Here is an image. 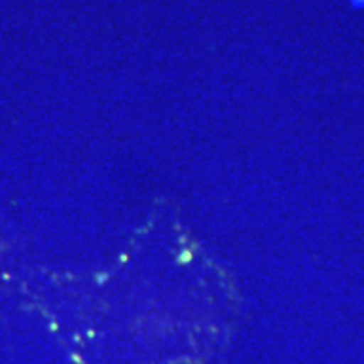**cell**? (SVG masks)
<instances>
[{
	"instance_id": "6da1fadb",
	"label": "cell",
	"mask_w": 364,
	"mask_h": 364,
	"mask_svg": "<svg viewBox=\"0 0 364 364\" xmlns=\"http://www.w3.org/2000/svg\"><path fill=\"white\" fill-rule=\"evenodd\" d=\"M354 9H364V0H349Z\"/></svg>"
}]
</instances>
